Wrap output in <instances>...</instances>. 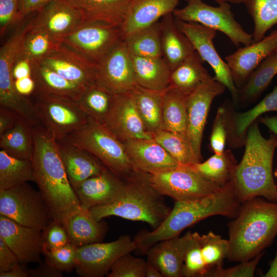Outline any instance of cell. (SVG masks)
I'll return each instance as SVG.
<instances>
[{
  "label": "cell",
  "instance_id": "681fc988",
  "mask_svg": "<svg viewBox=\"0 0 277 277\" xmlns=\"http://www.w3.org/2000/svg\"><path fill=\"white\" fill-rule=\"evenodd\" d=\"M24 19L19 11L18 0H0L1 36L12 27L17 26Z\"/></svg>",
  "mask_w": 277,
  "mask_h": 277
},
{
  "label": "cell",
  "instance_id": "8d00e7d4",
  "mask_svg": "<svg viewBox=\"0 0 277 277\" xmlns=\"http://www.w3.org/2000/svg\"><path fill=\"white\" fill-rule=\"evenodd\" d=\"M236 165L232 152L228 149L191 166L205 179L223 187L232 179Z\"/></svg>",
  "mask_w": 277,
  "mask_h": 277
},
{
  "label": "cell",
  "instance_id": "7dc6e473",
  "mask_svg": "<svg viewBox=\"0 0 277 277\" xmlns=\"http://www.w3.org/2000/svg\"><path fill=\"white\" fill-rule=\"evenodd\" d=\"M227 138V129L224 105L220 107L212 126L210 144L214 154H221L224 151Z\"/></svg>",
  "mask_w": 277,
  "mask_h": 277
},
{
  "label": "cell",
  "instance_id": "d6986e66",
  "mask_svg": "<svg viewBox=\"0 0 277 277\" xmlns=\"http://www.w3.org/2000/svg\"><path fill=\"white\" fill-rule=\"evenodd\" d=\"M276 50L277 30H275L261 41L239 48L225 57L238 90L245 84L254 70Z\"/></svg>",
  "mask_w": 277,
  "mask_h": 277
},
{
  "label": "cell",
  "instance_id": "f5cc1de1",
  "mask_svg": "<svg viewBox=\"0 0 277 277\" xmlns=\"http://www.w3.org/2000/svg\"><path fill=\"white\" fill-rule=\"evenodd\" d=\"M63 272L57 269L46 260L33 269H29L31 277H62Z\"/></svg>",
  "mask_w": 277,
  "mask_h": 277
},
{
  "label": "cell",
  "instance_id": "74e56055",
  "mask_svg": "<svg viewBox=\"0 0 277 277\" xmlns=\"http://www.w3.org/2000/svg\"><path fill=\"white\" fill-rule=\"evenodd\" d=\"M123 40L129 53L132 55L163 57L159 21L127 36Z\"/></svg>",
  "mask_w": 277,
  "mask_h": 277
},
{
  "label": "cell",
  "instance_id": "ab89813d",
  "mask_svg": "<svg viewBox=\"0 0 277 277\" xmlns=\"http://www.w3.org/2000/svg\"><path fill=\"white\" fill-rule=\"evenodd\" d=\"M152 137L180 165L201 162L186 135L161 130L153 133Z\"/></svg>",
  "mask_w": 277,
  "mask_h": 277
},
{
  "label": "cell",
  "instance_id": "e0dca14e",
  "mask_svg": "<svg viewBox=\"0 0 277 277\" xmlns=\"http://www.w3.org/2000/svg\"><path fill=\"white\" fill-rule=\"evenodd\" d=\"M42 231L0 215V238L23 265L42 262L44 241Z\"/></svg>",
  "mask_w": 277,
  "mask_h": 277
},
{
  "label": "cell",
  "instance_id": "d4e9b609",
  "mask_svg": "<svg viewBox=\"0 0 277 277\" xmlns=\"http://www.w3.org/2000/svg\"><path fill=\"white\" fill-rule=\"evenodd\" d=\"M60 153L68 179L73 189L106 167L88 152L66 140H57Z\"/></svg>",
  "mask_w": 277,
  "mask_h": 277
},
{
  "label": "cell",
  "instance_id": "d590c367",
  "mask_svg": "<svg viewBox=\"0 0 277 277\" xmlns=\"http://www.w3.org/2000/svg\"><path fill=\"white\" fill-rule=\"evenodd\" d=\"M31 181L35 182L31 160L22 159L0 151V190H7Z\"/></svg>",
  "mask_w": 277,
  "mask_h": 277
},
{
  "label": "cell",
  "instance_id": "6f0895ef",
  "mask_svg": "<svg viewBox=\"0 0 277 277\" xmlns=\"http://www.w3.org/2000/svg\"><path fill=\"white\" fill-rule=\"evenodd\" d=\"M14 84L16 91L26 96L32 95L35 89V82L32 76L14 80Z\"/></svg>",
  "mask_w": 277,
  "mask_h": 277
},
{
  "label": "cell",
  "instance_id": "30bf717a",
  "mask_svg": "<svg viewBox=\"0 0 277 277\" xmlns=\"http://www.w3.org/2000/svg\"><path fill=\"white\" fill-rule=\"evenodd\" d=\"M148 179L159 193L175 202L200 199L221 187L205 179L191 165H180L164 172L148 174Z\"/></svg>",
  "mask_w": 277,
  "mask_h": 277
},
{
  "label": "cell",
  "instance_id": "6da1fadb",
  "mask_svg": "<svg viewBox=\"0 0 277 277\" xmlns=\"http://www.w3.org/2000/svg\"><path fill=\"white\" fill-rule=\"evenodd\" d=\"M33 136L35 182L51 220L63 224L81 206L80 201L68 179L57 140L43 126L33 127Z\"/></svg>",
  "mask_w": 277,
  "mask_h": 277
},
{
  "label": "cell",
  "instance_id": "db71d44e",
  "mask_svg": "<svg viewBox=\"0 0 277 277\" xmlns=\"http://www.w3.org/2000/svg\"><path fill=\"white\" fill-rule=\"evenodd\" d=\"M52 0H18L19 11L23 18L40 10Z\"/></svg>",
  "mask_w": 277,
  "mask_h": 277
},
{
  "label": "cell",
  "instance_id": "7402d4cb",
  "mask_svg": "<svg viewBox=\"0 0 277 277\" xmlns=\"http://www.w3.org/2000/svg\"><path fill=\"white\" fill-rule=\"evenodd\" d=\"M191 232L182 236L160 241L146 252L147 261L157 268L164 277H183L184 259Z\"/></svg>",
  "mask_w": 277,
  "mask_h": 277
},
{
  "label": "cell",
  "instance_id": "ba28073f",
  "mask_svg": "<svg viewBox=\"0 0 277 277\" xmlns=\"http://www.w3.org/2000/svg\"><path fill=\"white\" fill-rule=\"evenodd\" d=\"M0 215L42 231L52 220L41 193L27 183L0 190Z\"/></svg>",
  "mask_w": 277,
  "mask_h": 277
},
{
  "label": "cell",
  "instance_id": "4fadbf2b",
  "mask_svg": "<svg viewBox=\"0 0 277 277\" xmlns=\"http://www.w3.org/2000/svg\"><path fill=\"white\" fill-rule=\"evenodd\" d=\"M175 19L177 26L188 38L202 61L211 67L215 80L228 89L234 102L237 103L239 90L226 62L221 58L214 46L213 41L216 31L196 23Z\"/></svg>",
  "mask_w": 277,
  "mask_h": 277
},
{
  "label": "cell",
  "instance_id": "91938a15",
  "mask_svg": "<svg viewBox=\"0 0 277 277\" xmlns=\"http://www.w3.org/2000/svg\"><path fill=\"white\" fill-rule=\"evenodd\" d=\"M259 121L264 124L277 137V116L260 117Z\"/></svg>",
  "mask_w": 277,
  "mask_h": 277
},
{
  "label": "cell",
  "instance_id": "6125c7cd",
  "mask_svg": "<svg viewBox=\"0 0 277 277\" xmlns=\"http://www.w3.org/2000/svg\"><path fill=\"white\" fill-rule=\"evenodd\" d=\"M265 277H277V252L276 255L272 262L267 272L265 274Z\"/></svg>",
  "mask_w": 277,
  "mask_h": 277
},
{
  "label": "cell",
  "instance_id": "d6a6232c",
  "mask_svg": "<svg viewBox=\"0 0 277 277\" xmlns=\"http://www.w3.org/2000/svg\"><path fill=\"white\" fill-rule=\"evenodd\" d=\"M277 74V50L267 57L251 73L239 89L238 102L244 104L255 101Z\"/></svg>",
  "mask_w": 277,
  "mask_h": 277
},
{
  "label": "cell",
  "instance_id": "83f0119b",
  "mask_svg": "<svg viewBox=\"0 0 277 277\" xmlns=\"http://www.w3.org/2000/svg\"><path fill=\"white\" fill-rule=\"evenodd\" d=\"M31 65L35 84L34 92L60 96L78 102L87 88L65 79L39 61L31 62Z\"/></svg>",
  "mask_w": 277,
  "mask_h": 277
},
{
  "label": "cell",
  "instance_id": "9f6ffc18",
  "mask_svg": "<svg viewBox=\"0 0 277 277\" xmlns=\"http://www.w3.org/2000/svg\"><path fill=\"white\" fill-rule=\"evenodd\" d=\"M32 76L31 62L25 59H17L12 70L13 81Z\"/></svg>",
  "mask_w": 277,
  "mask_h": 277
},
{
  "label": "cell",
  "instance_id": "ffe728a7",
  "mask_svg": "<svg viewBox=\"0 0 277 277\" xmlns=\"http://www.w3.org/2000/svg\"><path fill=\"white\" fill-rule=\"evenodd\" d=\"M123 144L132 166L137 171L152 174L180 165L153 138L131 140Z\"/></svg>",
  "mask_w": 277,
  "mask_h": 277
},
{
  "label": "cell",
  "instance_id": "be15d7a7",
  "mask_svg": "<svg viewBox=\"0 0 277 277\" xmlns=\"http://www.w3.org/2000/svg\"><path fill=\"white\" fill-rule=\"evenodd\" d=\"M246 0H226L227 2H230L234 4H241L244 3Z\"/></svg>",
  "mask_w": 277,
  "mask_h": 277
},
{
  "label": "cell",
  "instance_id": "7c38bea8",
  "mask_svg": "<svg viewBox=\"0 0 277 277\" xmlns=\"http://www.w3.org/2000/svg\"><path fill=\"white\" fill-rule=\"evenodd\" d=\"M95 83L114 95L130 92L138 86L131 55L123 39L96 65Z\"/></svg>",
  "mask_w": 277,
  "mask_h": 277
},
{
  "label": "cell",
  "instance_id": "7a4b0ae2",
  "mask_svg": "<svg viewBox=\"0 0 277 277\" xmlns=\"http://www.w3.org/2000/svg\"><path fill=\"white\" fill-rule=\"evenodd\" d=\"M244 145L243 157L231 180L240 201L243 203L261 197L277 203V185L272 170L276 136L273 134L268 138L264 137L256 120L247 130Z\"/></svg>",
  "mask_w": 277,
  "mask_h": 277
},
{
  "label": "cell",
  "instance_id": "44dd1931",
  "mask_svg": "<svg viewBox=\"0 0 277 277\" xmlns=\"http://www.w3.org/2000/svg\"><path fill=\"white\" fill-rule=\"evenodd\" d=\"M125 180L107 167L92 176L74 190L81 206L86 209L106 205L115 200L122 193Z\"/></svg>",
  "mask_w": 277,
  "mask_h": 277
},
{
  "label": "cell",
  "instance_id": "60d3db41",
  "mask_svg": "<svg viewBox=\"0 0 277 277\" xmlns=\"http://www.w3.org/2000/svg\"><path fill=\"white\" fill-rule=\"evenodd\" d=\"M244 4L253 22V43L258 42L277 24V0H246Z\"/></svg>",
  "mask_w": 277,
  "mask_h": 277
},
{
  "label": "cell",
  "instance_id": "f907efd6",
  "mask_svg": "<svg viewBox=\"0 0 277 277\" xmlns=\"http://www.w3.org/2000/svg\"><path fill=\"white\" fill-rule=\"evenodd\" d=\"M43 231L44 248L56 249L69 243L67 232L63 225L59 222L51 220Z\"/></svg>",
  "mask_w": 277,
  "mask_h": 277
},
{
  "label": "cell",
  "instance_id": "603a6c76",
  "mask_svg": "<svg viewBox=\"0 0 277 277\" xmlns=\"http://www.w3.org/2000/svg\"><path fill=\"white\" fill-rule=\"evenodd\" d=\"M181 0H131L121 27L122 39L173 13Z\"/></svg>",
  "mask_w": 277,
  "mask_h": 277
},
{
  "label": "cell",
  "instance_id": "277c9868",
  "mask_svg": "<svg viewBox=\"0 0 277 277\" xmlns=\"http://www.w3.org/2000/svg\"><path fill=\"white\" fill-rule=\"evenodd\" d=\"M124 180L121 195L111 203L89 209L92 215L97 221L116 216L147 223L152 229L158 227L171 210L164 196L151 184L148 174L137 171Z\"/></svg>",
  "mask_w": 277,
  "mask_h": 277
},
{
  "label": "cell",
  "instance_id": "836d02e7",
  "mask_svg": "<svg viewBox=\"0 0 277 277\" xmlns=\"http://www.w3.org/2000/svg\"><path fill=\"white\" fill-rule=\"evenodd\" d=\"M188 95L169 86L165 90L162 103L164 129L186 135Z\"/></svg>",
  "mask_w": 277,
  "mask_h": 277
},
{
  "label": "cell",
  "instance_id": "2e32d148",
  "mask_svg": "<svg viewBox=\"0 0 277 277\" xmlns=\"http://www.w3.org/2000/svg\"><path fill=\"white\" fill-rule=\"evenodd\" d=\"M103 124L122 143L153 138L144 126L131 92L114 95L111 109Z\"/></svg>",
  "mask_w": 277,
  "mask_h": 277
},
{
  "label": "cell",
  "instance_id": "e575fe53",
  "mask_svg": "<svg viewBox=\"0 0 277 277\" xmlns=\"http://www.w3.org/2000/svg\"><path fill=\"white\" fill-rule=\"evenodd\" d=\"M0 147L11 156L32 161L33 127L21 118L15 126L0 135Z\"/></svg>",
  "mask_w": 277,
  "mask_h": 277
},
{
  "label": "cell",
  "instance_id": "cb8c5ba5",
  "mask_svg": "<svg viewBox=\"0 0 277 277\" xmlns=\"http://www.w3.org/2000/svg\"><path fill=\"white\" fill-rule=\"evenodd\" d=\"M227 141L232 148L245 145L247 130L260 116L268 112H277V86L255 106L243 112H236L225 105Z\"/></svg>",
  "mask_w": 277,
  "mask_h": 277
},
{
  "label": "cell",
  "instance_id": "680465c9",
  "mask_svg": "<svg viewBox=\"0 0 277 277\" xmlns=\"http://www.w3.org/2000/svg\"><path fill=\"white\" fill-rule=\"evenodd\" d=\"M29 269L20 264L17 267L6 271L0 272V277H28Z\"/></svg>",
  "mask_w": 277,
  "mask_h": 277
},
{
  "label": "cell",
  "instance_id": "5b68a950",
  "mask_svg": "<svg viewBox=\"0 0 277 277\" xmlns=\"http://www.w3.org/2000/svg\"><path fill=\"white\" fill-rule=\"evenodd\" d=\"M65 139L94 156L123 179L137 171L128 157L123 143L102 124L89 120L86 125Z\"/></svg>",
  "mask_w": 277,
  "mask_h": 277
},
{
  "label": "cell",
  "instance_id": "816d5d0a",
  "mask_svg": "<svg viewBox=\"0 0 277 277\" xmlns=\"http://www.w3.org/2000/svg\"><path fill=\"white\" fill-rule=\"evenodd\" d=\"M20 264L16 255L0 238V272L11 270Z\"/></svg>",
  "mask_w": 277,
  "mask_h": 277
},
{
  "label": "cell",
  "instance_id": "f1b7e54d",
  "mask_svg": "<svg viewBox=\"0 0 277 277\" xmlns=\"http://www.w3.org/2000/svg\"><path fill=\"white\" fill-rule=\"evenodd\" d=\"M131 57L138 86L153 90H164L169 86L171 71L163 57Z\"/></svg>",
  "mask_w": 277,
  "mask_h": 277
},
{
  "label": "cell",
  "instance_id": "c3c4849f",
  "mask_svg": "<svg viewBox=\"0 0 277 277\" xmlns=\"http://www.w3.org/2000/svg\"><path fill=\"white\" fill-rule=\"evenodd\" d=\"M263 255L262 252L251 260L240 262L232 267L224 268L222 266L210 272L209 277H252L256 266Z\"/></svg>",
  "mask_w": 277,
  "mask_h": 277
},
{
  "label": "cell",
  "instance_id": "9a60e30c",
  "mask_svg": "<svg viewBox=\"0 0 277 277\" xmlns=\"http://www.w3.org/2000/svg\"><path fill=\"white\" fill-rule=\"evenodd\" d=\"M86 19L67 0H52L34 15L31 29L60 42Z\"/></svg>",
  "mask_w": 277,
  "mask_h": 277
},
{
  "label": "cell",
  "instance_id": "4dcf8cb0",
  "mask_svg": "<svg viewBox=\"0 0 277 277\" xmlns=\"http://www.w3.org/2000/svg\"><path fill=\"white\" fill-rule=\"evenodd\" d=\"M165 89L153 90L137 86L131 91L136 109L144 126L152 134L158 131L165 130L162 103Z\"/></svg>",
  "mask_w": 277,
  "mask_h": 277
},
{
  "label": "cell",
  "instance_id": "f546056e",
  "mask_svg": "<svg viewBox=\"0 0 277 277\" xmlns=\"http://www.w3.org/2000/svg\"><path fill=\"white\" fill-rule=\"evenodd\" d=\"M87 21H98L121 27L131 0H67Z\"/></svg>",
  "mask_w": 277,
  "mask_h": 277
},
{
  "label": "cell",
  "instance_id": "9c48e42d",
  "mask_svg": "<svg viewBox=\"0 0 277 277\" xmlns=\"http://www.w3.org/2000/svg\"><path fill=\"white\" fill-rule=\"evenodd\" d=\"M122 39L121 27L86 20L61 43L96 65Z\"/></svg>",
  "mask_w": 277,
  "mask_h": 277
},
{
  "label": "cell",
  "instance_id": "94428289",
  "mask_svg": "<svg viewBox=\"0 0 277 277\" xmlns=\"http://www.w3.org/2000/svg\"><path fill=\"white\" fill-rule=\"evenodd\" d=\"M145 277H164L161 272L147 261L145 271Z\"/></svg>",
  "mask_w": 277,
  "mask_h": 277
},
{
  "label": "cell",
  "instance_id": "4316f807",
  "mask_svg": "<svg viewBox=\"0 0 277 277\" xmlns=\"http://www.w3.org/2000/svg\"><path fill=\"white\" fill-rule=\"evenodd\" d=\"M160 24L163 57L172 71L195 51L177 26L173 13L162 17Z\"/></svg>",
  "mask_w": 277,
  "mask_h": 277
},
{
  "label": "cell",
  "instance_id": "f6af8a7d",
  "mask_svg": "<svg viewBox=\"0 0 277 277\" xmlns=\"http://www.w3.org/2000/svg\"><path fill=\"white\" fill-rule=\"evenodd\" d=\"M77 247L69 243L56 249L43 247V253L47 261L63 272H72L76 266Z\"/></svg>",
  "mask_w": 277,
  "mask_h": 277
},
{
  "label": "cell",
  "instance_id": "f35d334b",
  "mask_svg": "<svg viewBox=\"0 0 277 277\" xmlns=\"http://www.w3.org/2000/svg\"><path fill=\"white\" fill-rule=\"evenodd\" d=\"M114 95L94 83L86 88L77 102L89 120L103 124L108 115Z\"/></svg>",
  "mask_w": 277,
  "mask_h": 277
},
{
  "label": "cell",
  "instance_id": "52a82bcc",
  "mask_svg": "<svg viewBox=\"0 0 277 277\" xmlns=\"http://www.w3.org/2000/svg\"><path fill=\"white\" fill-rule=\"evenodd\" d=\"M183 8L176 9L174 17L186 22H194L219 31L227 35L233 44L249 45L253 43L252 35L247 33L235 20L227 2L214 7L202 0H189Z\"/></svg>",
  "mask_w": 277,
  "mask_h": 277
},
{
  "label": "cell",
  "instance_id": "03108f58",
  "mask_svg": "<svg viewBox=\"0 0 277 277\" xmlns=\"http://www.w3.org/2000/svg\"><path fill=\"white\" fill-rule=\"evenodd\" d=\"M274 175L276 177H277V168L274 172Z\"/></svg>",
  "mask_w": 277,
  "mask_h": 277
},
{
  "label": "cell",
  "instance_id": "8fae6325",
  "mask_svg": "<svg viewBox=\"0 0 277 277\" xmlns=\"http://www.w3.org/2000/svg\"><path fill=\"white\" fill-rule=\"evenodd\" d=\"M136 250L133 239L127 235L110 242L87 244L77 248L74 270L81 277H103L120 257Z\"/></svg>",
  "mask_w": 277,
  "mask_h": 277
},
{
  "label": "cell",
  "instance_id": "5bb4252c",
  "mask_svg": "<svg viewBox=\"0 0 277 277\" xmlns=\"http://www.w3.org/2000/svg\"><path fill=\"white\" fill-rule=\"evenodd\" d=\"M225 89L214 77H211L187 96L186 136L195 153L201 160L202 140L210 107L214 98L222 94Z\"/></svg>",
  "mask_w": 277,
  "mask_h": 277
},
{
  "label": "cell",
  "instance_id": "11a10c76",
  "mask_svg": "<svg viewBox=\"0 0 277 277\" xmlns=\"http://www.w3.org/2000/svg\"><path fill=\"white\" fill-rule=\"evenodd\" d=\"M21 118L15 112L0 107V135L15 126Z\"/></svg>",
  "mask_w": 277,
  "mask_h": 277
},
{
  "label": "cell",
  "instance_id": "bcb514c9",
  "mask_svg": "<svg viewBox=\"0 0 277 277\" xmlns=\"http://www.w3.org/2000/svg\"><path fill=\"white\" fill-rule=\"evenodd\" d=\"M147 261L131 253L120 257L113 264L108 277H145Z\"/></svg>",
  "mask_w": 277,
  "mask_h": 277
},
{
  "label": "cell",
  "instance_id": "e7e4bbea",
  "mask_svg": "<svg viewBox=\"0 0 277 277\" xmlns=\"http://www.w3.org/2000/svg\"><path fill=\"white\" fill-rule=\"evenodd\" d=\"M187 1H188L189 0H186ZM218 4H221L224 2H226V0H214Z\"/></svg>",
  "mask_w": 277,
  "mask_h": 277
},
{
  "label": "cell",
  "instance_id": "ac0fdd59",
  "mask_svg": "<svg viewBox=\"0 0 277 277\" xmlns=\"http://www.w3.org/2000/svg\"><path fill=\"white\" fill-rule=\"evenodd\" d=\"M39 61L65 79L84 87L95 83L96 65L61 43Z\"/></svg>",
  "mask_w": 277,
  "mask_h": 277
},
{
  "label": "cell",
  "instance_id": "b9f144b4",
  "mask_svg": "<svg viewBox=\"0 0 277 277\" xmlns=\"http://www.w3.org/2000/svg\"><path fill=\"white\" fill-rule=\"evenodd\" d=\"M199 239L201 256L209 271V275L213 269L222 266L224 259L227 258L229 242L228 240L212 231L200 234Z\"/></svg>",
  "mask_w": 277,
  "mask_h": 277
},
{
  "label": "cell",
  "instance_id": "8992f818",
  "mask_svg": "<svg viewBox=\"0 0 277 277\" xmlns=\"http://www.w3.org/2000/svg\"><path fill=\"white\" fill-rule=\"evenodd\" d=\"M33 101L42 126L62 140L86 125L89 119L77 102L71 99L38 92Z\"/></svg>",
  "mask_w": 277,
  "mask_h": 277
},
{
  "label": "cell",
  "instance_id": "ee69618b",
  "mask_svg": "<svg viewBox=\"0 0 277 277\" xmlns=\"http://www.w3.org/2000/svg\"><path fill=\"white\" fill-rule=\"evenodd\" d=\"M198 232H191L183 267V277L207 276L209 271L201 256Z\"/></svg>",
  "mask_w": 277,
  "mask_h": 277
},
{
  "label": "cell",
  "instance_id": "3957f363",
  "mask_svg": "<svg viewBox=\"0 0 277 277\" xmlns=\"http://www.w3.org/2000/svg\"><path fill=\"white\" fill-rule=\"evenodd\" d=\"M277 235V203L261 197L242 204L229 224L227 259L241 262L252 259Z\"/></svg>",
  "mask_w": 277,
  "mask_h": 277
},
{
  "label": "cell",
  "instance_id": "7bdbcfd3",
  "mask_svg": "<svg viewBox=\"0 0 277 277\" xmlns=\"http://www.w3.org/2000/svg\"><path fill=\"white\" fill-rule=\"evenodd\" d=\"M60 43L48 34L31 28L24 38L17 59L27 60L30 62L39 61Z\"/></svg>",
  "mask_w": 277,
  "mask_h": 277
},
{
  "label": "cell",
  "instance_id": "1f68e13d",
  "mask_svg": "<svg viewBox=\"0 0 277 277\" xmlns=\"http://www.w3.org/2000/svg\"><path fill=\"white\" fill-rule=\"evenodd\" d=\"M203 61L194 51L171 72L169 86L187 95L212 76L203 65Z\"/></svg>",
  "mask_w": 277,
  "mask_h": 277
},
{
  "label": "cell",
  "instance_id": "484cf974",
  "mask_svg": "<svg viewBox=\"0 0 277 277\" xmlns=\"http://www.w3.org/2000/svg\"><path fill=\"white\" fill-rule=\"evenodd\" d=\"M62 224L67 232L69 243L77 248L102 242L108 229L103 220L97 221L89 209L81 206L69 214Z\"/></svg>",
  "mask_w": 277,
  "mask_h": 277
}]
</instances>
